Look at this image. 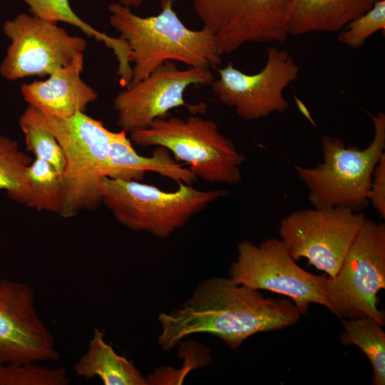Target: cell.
<instances>
[{"label":"cell","instance_id":"d6986e66","mask_svg":"<svg viewBox=\"0 0 385 385\" xmlns=\"http://www.w3.org/2000/svg\"><path fill=\"white\" fill-rule=\"evenodd\" d=\"M339 337L344 346L356 345L365 354L373 369V384H385V333L382 326L369 317L341 319Z\"/></svg>","mask_w":385,"mask_h":385},{"label":"cell","instance_id":"5bb4252c","mask_svg":"<svg viewBox=\"0 0 385 385\" xmlns=\"http://www.w3.org/2000/svg\"><path fill=\"white\" fill-rule=\"evenodd\" d=\"M61 354L26 283L0 279V364L57 361Z\"/></svg>","mask_w":385,"mask_h":385},{"label":"cell","instance_id":"83f0119b","mask_svg":"<svg viewBox=\"0 0 385 385\" xmlns=\"http://www.w3.org/2000/svg\"><path fill=\"white\" fill-rule=\"evenodd\" d=\"M294 99H295V102L298 106V108H299V110L301 111L302 113H303V114L307 118H309V120L312 123H313V120L311 118V116L309 115V113L307 110V108H306V106H304V104L297 98L294 96Z\"/></svg>","mask_w":385,"mask_h":385},{"label":"cell","instance_id":"7a4b0ae2","mask_svg":"<svg viewBox=\"0 0 385 385\" xmlns=\"http://www.w3.org/2000/svg\"><path fill=\"white\" fill-rule=\"evenodd\" d=\"M175 1L161 0L160 12L147 17L115 2L108 6L109 24L130 50L133 66L128 86L166 61L208 68L221 63L223 53L213 34L205 26L200 30L188 28L173 9Z\"/></svg>","mask_w":385,"mask_h":385},{"label":"cell","instance_id":"ba28073f","mask_svg":"<svg viewBox=\"0 0 385 385\" xmlns=\"http://www.w3.org/2000/svg\"><path fill=\"white\" fill-rule=\"evenodd\" d=\"M366 218L364 213L346 207H313L284 217L279 234L294 260L305 258L333 277Z\"/></svg>","mask_w":385,"mask_h":385},{"label":"cell","instance_id":"6da1fadb","mask_svg":"<svg viewBox=\"0 0 385 385\" xmlns=\"http://www.w3.org/2000/svg\"><path fill=\"white\" fill-rule=\"evenodd\" d=\"M301 316L287 299H267L230 277H211L203 279L180 307L159 314L158 343L170 351L185 337L204 333L236 349L250 337L292 326Z\"/></svg>","mask_w":385,"mask_h":385},{"label":"cell","instance_id":"2e32d148","mask_svg":"<svg viewBox=\"0 0 385 385\" xmlns=\"http://www.w3.org/2000/svg\"><path fill=\"white\" fill-rule=\"evenodd\" d=\"M146 171L156 173L178 184L192 185L197 180L190 168L175 160L166 148L158 146L151 156H143L135 150L125 131H111L106 177L140 181Z\"/></svg>","mask_w":385,"mask_h":385},{"label":"cell","instance_id":"9c48e42d","mask_svg":"<svg viewBox=\"0 0 385 385\" xmlns=\"http://www.w3.org/2000/svg\"><path fill=\"white\" fill-rule=\"evenodd\" d=\"M237 259L229 270L230 278L236 284L288 297L302 315L307 314L312 303L328 309L327 277L299 267L280 239L269 238L258 245L242 241L237 244Z\"/></svg>","mask_w":385,"mask_h":385},{"label":"cell","instance_id":"8fae6325","mask_svg":"<svg viewBox=\"0 0 385 385\" xmlns=\"http://www.w3.org/2000/svg\"><path fill=\"white\" fill-rule=\"evenodd\" d=\"M293 0H193L194 11L222 53L247 43L283 42Z\"/></svg>","mask_w":385,"mask_h":385},{"label":"cell","instance_id":"4316f807","mask_svg":"<svg viewBox=\"0 0 385 385\" xmlns=\"http://www.w3.org/2000/svg\"><path fill=\"white\" fill-rule=\"evenodd\" d=\"M122 6L131 8L138 7L141 5L145 0H112Z\"/></svg>","mask_w":385,"mask_h":385},{"label":"cell","instance_id":"4fadbf2b","mask_svg":"<svg viewBox=\"0 0 385 385\" xmlns=\"http://www.w3.org/2000/svg\"><path fill=\"white\" fill-rule=\"evenodd\" d=\"M214 75L208 68H178L174 61H166L148 76L118 93L113 100L117 124L129 132L147 128L157 118L169 115L175 108L194 110L203 106H188L184 93L192 85H211Z\"/></svg>","mask_w":385,"mask_h":385},{"label":"cell","instance_id":"3957f363","mask_svg":"<svg viewBox=\"0 0 385 385\" xmlns=\"http://www.w3.org/2000/svg\"><path fill=\"white\" fill-rule=\"evenodd\" d=\"M19 120L49 130L63 150L65 168L61 177V216L73 217L101 203V183L108 165L110 132L103 123L84 112L61 118L29 106Z\"/></svg>","mask_w":385,"mask_h":385},{"label":"cell","instance_id":"7402d4cb","mask_svg":"<svg viewBox=\"0 0 385 385\" xmlns=\"http://www.w3.org/2000/svg\"><path fill=\"white\" fill-rule=\"evenodd\" d=\"M71 380L63 368H48L38 362L0 364V385H68Z\"/></svg>","mask_w":385,"mask_h":385},{"label":"cell","instance_id":"ffe728a7","mask_svg":"<svg viewBox=\"0 0 385 385\" xmlns=\"http://www.w3.org/2000/svg\"><path fill=\"white\" fill-rule=\"evenodd\" d=\"M29 195L25 205L37 210L61 215L63 192L61 176L48 163L36 158L28 168Z\"/></svg>","mask_w":385,"mask_h":385},{"label":"cell","instance_id":"8992f818","mask_svg":"<svg viewBox=\"0 0 385 385\" xmlns=\"http://www.w3.org/2000/svg\"><path fill=\"white\" fill-rule=\"evenodd\" d=\"M130 138L142 147L166 148L204 181L235 185L242 180L240 167L246 158L212 120L169 115L155 119L147 128L131 132Z\"/></svg>","mask_w":385,"mask_h":385},{"label":"cell","instance_id":"277c9868","mask_svg":"<svg viewBox=\"0 0 385 385\" xmlns=\"http://www.w3.org/2000/svg\"><path fill=\"white\" fill-rule=\"evenodd\" d=\"M367 114L373 121L374 135L366 148L346 147L342 140L324 135L322 163L314 168L293 165L314 207L343 206L359 212L369 206L374 169L384 153L385 114Z\"/></svg>","mask_w":385,"mask_h":385},{"label":"cell","instance_id":"cb8c5ba5","mask_svg":"<svg viewBox=\"0 0 385 385\" xmlns=\"http://www.w3.org/2000/svg\"><path fill=\"white\" fill-rule=\"evenodd\" d=\"M28 150L36 158L50 163L61 177L65 168L63 152L53 135L46 128L29 122L19 120Z\"/></svg>","mask_w":385,"mask_h":385},{"label":"cell","instance_id":"9a60e30c","mask_svg":"<svg viewBox=\"0 0 385 385\" xmlns=\"http://www.w3.org/2000/svg\"><path fill=\"white\" fill-rule=\"evenodd\" d=\"M83 54L68 66L54 71L43 81H34L21 86L24 100L48 115L67 118L84 112L96 101L97 92L81 77L83 71Z\"/></svg>","mask_w":385,"mask_h":385},{"label":"cell","instance_id":"d4e9b609","mask_svg":"<svg viewBox=\"0 0 385 385\" xmlns=\"http://www.w3.org/2000/svg\"><path fill=\"white\" fill-rule=\"evenodd\" d=\"M379 31H385V0L376 1L370 9L348 23L339 32L338 41L356 49Z\"/></svg>","mask_w":385,"mask_h":385},{"label":"cell","instance_id":"44dd1931","mask_svg":"<svg viewBox=\"0 0 385 385\" xmlns=\"http://www.w3.org/2000/svg\"><path fill=\"white\" fill-rule=\"evenodd\" d=\"M31 158L19 149L18 143L0 135V190L26 204L29 195L28 168Z\"/></svg>","mask_w":385,"mask_h":385},{"label":"cell","instance_id":"603a6c76","mask_svg":"<svg viewBox=\"0 0 385 385\" xmlns=\"http://www.w3.org/2000/svg\"><path fill=\"white\" fill-rule=\"evenodd\" d=\"M29 8L31 14L41 19L58 22L62 21L80 29L86 35L103 42L106 46L112 48L117 43V38L100 32L83 21L73 11L68 0H22Z\"/></svg>","mask_w":385,"mask_h":385},{"label":"cell","instance_id":"ac0fdd59","mask_svg":"<svg viewBox=\"0 0 385 385\" xmlns=\"http://www.w3.org/2000/svg\"><path fill=\"white\" fill-rule=\"evenodd\" d=\"M76 375L99 377L104 385H148L147 378L125 356L118 355L95 328L86 352L74 364Z\"/></svg>","mask_w":385,"mask_h":385},{"label":"cell","instance_id":"30bf717a","mask_svg":"<svg viewBox=\"0 0 385 385\" xmlns=\"http://www.w3.org/2000/svg\"><path fill=\"white\" fill-rule=\"evenodd\" d=\"M3 31L11 44L0 64V75L9 81L48 76L70 65L87 48L85 38L31 14L6 21Z\"/></svg>","mask_w":385,"mask_h":385},{"label":"cell","instance_id":"5b68a950","mask_svg":"<svg viewBox=\"0 0 385 385\" xmlns=\"http://www.w3.org/2000/svg\"><path fill=\"white\" fill-rule=\"evenodd\" d=\"M101 202L115 220L134 231L166 239L209 204L227 196L224 189L200 190L180 183L174 191H164L136 180L104 177Z\"/></svg>","mask_w":385,"mask_h":385},{"label":"cell","instance_id":"484cf974","mask_svg":"<svg viewBox=\"0 0 385 385\" xmlns=\"http://www.w3.org/2000/svg\"><path fill=\"white\" fill-rule=\"evenodd\" d=\"M368 200L381 217H385V153L381 156L374 169L368 192Z\"/></svg>","mask_w":385,"mask_h":385},{"label":"cell","instance_id":"7c38bea8","mask_svg":"<svg viewBox=\"0 0 385 385\" xmlns=\"http://www.w3.org/2000/svg\"><path fill=\"white\" fill-rule=\"evenodd\" d=\"M299 68L288 51L270 47L263 68L247 74L229 63L218 70L219 77L211 89L218 101L232 107L245 120L265 118L274 112L284 113L289 104L284 90L299 77Z\"/></svg>","mask_w":385,"mask_h":385},{"label":"cell","instance_id":"52a82bcc","mask_svg":"<svg viewBox=\"0 0 385 385\" xmlns=\"http://www.w3.org/2000/svg\"><path fill=\"white\" fill-rule=\"evenodd\" d=\"M385 288V225L365 219L337 274L327 277L330 312L340 319L369 317L385 324L378 292Z\"/></svg>","mask_w":385,"mask_h":385},{"label":"cell","instance_id":"e0dca14e","mask_svg":"<svg viewBox=\"0 0 385 385\" xmlns=\"http://www.w3.org/2000/svg\"><path fill=\"white\" fill-rule=\"evenodd\" d=\"M379 0H293L289 35L339 32Z\"/></svg>","mask_w":385,"mask_h":385}]
</instances>
